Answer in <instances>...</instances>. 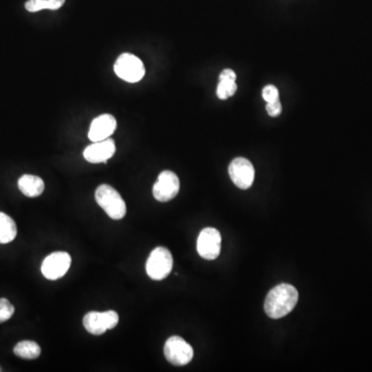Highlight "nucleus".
I'll return each mask as SVG.
<instances>
[{"mask_svg":"<svg viewBox=\"0 0 372 372\" xmlns=\"http://www.w3.org/2000/svg\"><path fill=\"white\" fill-rule=\"evenodd\" d=\"M298 299L299 294L295 287L281 283L268 293L264 308L269 318L277 320L289 314L297 305Z\"/></svg>","mask_w":372,"mask_h":372,"instance_id":"f257e3e1","label":"nucleus"},{"mask_svg":"<svg viewBox=\"0 0 372 372\" xmlns=\"http://www.w3.org/2000/svg\"><path fill=\"white\" fill-rule=\"evenodd\" d=\"M95 200L112 220H119L126 216V202L112 186L108 184L100 185L95 191Z\"/></svg>","mask_w":372,"mask_h":372,"instance_id":"f03ea898","label":"nucleus"},{"mask_svg":"<svg viewBox=\"0 0 372 372\" xmlns=\"http://www.w3.org/2000/svg\"><path fill=\"white\" fill-rule=\"evenodd\" d=\"M173 257L165 247H156L149 255L146 272L153 281H163L173 269Z\"/></svg>","mask_w":372,"mask_h":372,"instance_id":"7ed1b4c3","label":"nucleus"},{"mask_svg":"<svg viewBox=\"0 0 372 372\" xmlns=\"http://www.w3.org/2000/svg\"><path fill=\"white\" fill-rule=\"evenodd\" d=\"M116 75L128 83H137L145 75V67L142 60L130 53H124L118 57L114 65Z\"/></svg>","mask_w":372,"mask_h":372,"instance_id":"20e7f679","label":"nucleus"},{"mask_svg":"<svg viewBox=\"0 0 372 372\" xmlns=\"http://www.w3.org/2000/svg\"><path fill=\"white\" fill-rule=\"evenodd\" d=\"M119 322V316L114 310L105 312H90L84 316L83 325L87 332L92 335H102L115 328Z\"/></svg>","mask_w":372,"mask_h":372,"instance_id":"39448f33","label":"nucleus"},{"mask_svg":"<svg viewBox=\"0 0 372 372\" xmlns=\"http://www.w3.org/2000/svg\"><path fill=\"white\" fill-rule=\"evenodd\" d=\"M163 353L167 361L175 366L187 365L194 358L193 347L180 336L170 337L163 347Z\"/></svg>","mask_w":372,"mask_h":372,"instance_id":"423d86ee","label":"nucleus"},{"mask_svg":"<svg viewBox=\"0 0 372 372\" xmlns=\"http://www.w3.org/2000/svg\"><path fill=\"white\" fill-rule=\"evenodd\" d=\"M71 255L65 251H55L49 255L42 264V273L49 281L63 277L71 267Z\"/></svg>","mask_w":372,"mask_h":372,"instance_id":"0eeeda50","label":"nucleus"},{"mask_svg":"<svg viewBox=\"0 0 372 372\" xmlns=\"http://www.w3.org/2000/svg\"><path fill=\"white\" fill-rule=\"evenodd\" d=\"M180 181L178 176L172 171H163L153 186V197L161 203L171 201L179 193Z\"/></svg>","mask_w":372,"mask_h":372,"instance_id":"6e6552de","label":"nucleus"},{"mask_svg":"<svg viewBox=\"0 0 372 372\" xmlns=\"http://www.w3.org/2000/svg\"><path fill=\"white\" fill-rule=\"evenodd\" d=\"M222 249V236L214 228L201 231L197 241V251L203 259L212 261L220 255Z\"/></svg>","mask_w":372,"mask_h":372,"instance_id":"1a4fd4ad","label":"nucleus"},{"mask_svg":"<svg viewBox=\"0 0 372 372\" xmlns=\"http://www.w3.org/2000/svg\"><path fill=\"white\" fill-rule=\"evenodd\" d=\"M229 174L235 185L240 189H248L255 181V167L248 159L237 157L229 165Z\"/></svg>","mask_w":372,"mask_h":372,"instance_id":"9d476101","label":"nucleus"},{"mask_svg":"<svg viewBox=\"0 0 372 372\" xmlns=\"http://www.w3.org/2000/svg\"><path fill=\"white\" fill-rule=\"evenodd\" d=\"M117 128V121L114 116L104 114L93 119L90 126L88 138L91 142H99L109 139Z\"/></svg>","mask_w":372,"mask_h":372,"instance_id":"9b49d317","label":"nucleus"},{"mask_svg":"<svg viewBox=\"0 0 372 372\" xmlns=\"http://www.w3.org/2000/svg\"><path fill=\"white\" fill-rule=\"evenodd\" d=\"M116 152V145L112 139L93 142L84 150V159L91 163H107Z\"/></svg>","mask_w":372,"mask_h":372,"instance_id":"f8f14e48","label":"nucleus"},{"mask_svg":"<svg viewBox=\"0 0 372 372\" xmlns=\"http://www.w3.org/2000/svg\"><path fill=\"white\" fill-rule=\"evenodd\" d=\"M19 189L26 197L36 198L44 193L45 183L42 178L34 175H23L18 181Z\"/></svg>","mask_w":372,"mask_h":372,"instance_id":"ddd939ff","label":"nucleus"},{"mask_svg":"<svg viewBox=\"0 0 372 372\" xmlns=\"http://www.w3.org/2000/svg\"><path fill=\"white\" fill-rule=\"evenodd\" d=\"M17 236V226L15 222L3 212H0V243L7 244L15 240Z\"/></svg>","mask_w":372,"mask_h":372,"instance_id":"4468645a","label":"nucleus"},{"mask_svg":"<svg viewBox=\"0 0 372 372\" xmlns=\"http://www.w3.org/2000/svg\"><path fill=\"white\" fill-rule=\"evenodd\" d=\"M14 353L22 359L34 360L40 357L42 349L34 341L24 340L17 343V345L14 347Z\"/></svg>","mask_w":372,"mask_h":372,"instance_id":"2eb2a0df","label":"nucleus"},{"mask_svg":"<svg viewBox=\"0 0 372 372\" xmlns=\"http://www.w3.org/2000/svg\"><path fill=\"white\" fill-rule=\"evenodd\" d=\"M237 91L236 81H231V80H222L220 81L216 89V95L220 100H228L229 97H233Z\"/></svg>","mask_w":372,"mask_h":372,"instance_id":"dca6fc26","label":"nucleus"},{"mask_svg":"<svg viewBox=\"0 0 372 372\" xmlns=\"http://www.w3.org/2000/svg\"><path fill=\"white\" fill-rule=\"evenodd\" d=\"M15 314V307L5 298L0 299V324L7 322Z\"/></svg>","mask_w":372,"mask_h":372,"instance_id":"f3484780","label":"nucleus"},{"mask_svg":"<svg viewBox=\"0 0 372 372\" xmlns=\"http://www.w3.org/2000/svg\"><path fill=\"white\" fill-rule=\"evenodd\" d=\"M25 9L30 13L48 10V0H28L25 3Z\"/></svg>","mask_w":372,"mask_h":372,"instance_id":"a211bd4d","label":"nucleus"},{"mask_svg":"<svg viewBox=\"0 0 372 372\" xmlns=\"http://www.w3.org/2000/svg\"><path fill=\"white\" fill-rule=\"evenodd\" d=\"M263 99L265 100V102L267 103H272V102L278 101L279 100V91H278L277 88L274 85H268L266 86L263 89Z\"/></svg>","mask_w":372,"mask_h":372,"instance_id":"6ab92c4d","label":"nucleus"},{"mask_svg":"<svg viewBox=\"0 0 372 372\" xmlns=\"http://www.w3.org/2000/svg\"><path fill=\"white\" fill-rule=\"evenodd\" d=\"M266 110H267V113L271 117H277V116L281 115V111H283L281 101L278 100V101L272 102V103H267Z\"/></svg>","mask_w":372,"mask_h":372,"instance_id":"aec40b11","label":"nucleus"},{"mask_svg":"<svg viewBox=\"0 0 372 372\" xmlns=\"http://www.w3.org/2000/svg\"><path fill=\"white\" fill-rule=\"evenodd\" d=\"M222 80H231V81H236V73L232 69H226L220 73V81Z\"/></svg>","mask_w":372,"mask_h":372,"instance_id":"412c9836","label":"nucleus"},{"mask_svg":"<svg viewBox=\"0 0 372 372\" xmlns=\"http://www.w3.org/2000/svg\"><path fill=\"white\" fill-rule=\"evenodd\" d=\"M65 3V0H48V10L55 11V10L60 9Z\"/></svg>","mask_w":372,"mask_h":372,"instance_id":"4be33fe9","label":"nucleus"},{"mask_svg":"<svg viewBox=\"0 0 372 372\" xmlns=\"http://www.w3.org/2000/svg\"><path fill=\"white\" fill-rule=\"evenodd\" d=\"M0 370H1V369H0Z\"/></svg>","mask_w":372,"mask_h":372,"instance_id":"5701e85b","label":"nucleus"}]
</instances>
